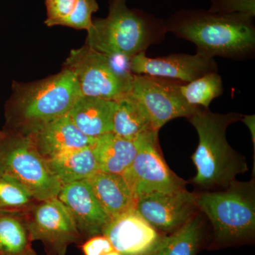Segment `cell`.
<instances>
[{
	"label": "cell",
	"instance_id": "obj_28",
	"mask_svg": "<svg viewBox=\"0 0 255 255\" xmlns=\"http://www.w3.org/2000/svg\"><path fill=\"white\" fill-rule=\"evenodd\" d=\"M105 55L110 68L115 74L116 76L128 86L132 88V82L135 76L130 68L132 57L120 53Z\"/></svg>",
	"mask_w": 255,
	"mask_h": 255
},
{
	"label": "cell",
	"instance_id": "obj_5",
	"mask_svg": "<svg viewBox=\"0 0 255 255\" xmlns=\"http://www.w3.org/2000/svg\"><path fill=\"white\" fill-rule=\"evenodd\" d=\"M196 205L209 218L218 241L235 243L254 235V181L241 182L235 179L222 191L198 194Z\"/></svg>",
	"mask_w": 255,
	"mask_h": 255
},
{
	"label": "cell",
	"instance_id": "obj_31",
	"mask_svg": "<svg viewBox=\"0 0 255 255\" xmlns=\"http://www.w3.org/2000/svg\"><path fill=\"white\" fill-rule=\"evenodd\" d=\"M26 255H37V254L33 249H31Z\"/></svg>",
	"mask_w": 255,
	"mask_h": 255
},
{
	"label": "cell",
	"instance_id": "obj_26",
	"mask_svg": "<svg viewBox=\"0 0 255 255\" xmlns=\"http://www.w3.org/2000/svg\"><path fill=\"white\" fill-rule=\"evenodd\" d=\"M80 0H46L47 18L45 24L48 27L61 26L73 14Z\"/></svg>",
	"mask_w": 255,
	"mask_h": 255
},
{
	"label": "cell",
	"instance_id": "obj_2",
	"mask_svg": "<svg viewBox=\"0 0 255 255\" xmlns=\"http://www.w3.org/2000/svg\"><path fill=\"white\" fill-rule=\"evenodd\" d=\"M12 90L5 105L3 130L28 136L68 114L82 96L75 75L64 68L38 81L14 82Z\"/></svg>",
	"mask_w": 255,
	"mask_h": 255
},
{
	"label": "cell",
	"instance_id": "obj_29",
	"mask_svg": "<svg viewBox=\"0 0 255 255\" xmlns=\"http://www.w3.org/2000/svg\"><path fill=\"white\" fill-rule=\"evenodd\" d=\"M82 249L85 255H122L102 235L90 238Z\"/></svg>",
	"mask_w": 255,
	"mask_h": 255
},
{
	"label": "cell",
	"instance_id": "obj_20",
	"mask_svg": "<svg viewBox=\"0 0 255 255\" xmlns=\"http://www.w3.org/2000/svg\"><path fill=\"white\" fill-rule=\"evenodd\" d=\"M92 146L65 152L47 160L62 186L88 179L100 171Z\"/></svg>",
	"mask_w": 255,
	"mask_h": 255
},
{
	"label": "cell",
	"instance_id": "obj_27",
	"mask_svg": "<svg viewBox=\"0 0 255 255\" xmlns=\"http://www.w3.org/2000/svg\"><path fill=\"white\" fill-rule=\"evenodd\" d=\"M210 12L255 16V0H210Z\"/></svg>",
	"mask_w": 255,
	"mask_h": 255
},
{
	"label": "cell",
	"instance_id": "obj_17",
	"mask_svg": "<svg viewBox=\"0 0 255 255\" xmlns=\"http://www.w3.org/2000/svg\"><path fill=\"white\" fill-rule=\"evenodd\" d=\"M87 180L111 219L135 209L136 200L122 174L98 171Z\"/></svg>",
	"mask_w": 255,
	"mask_h": 255
},
{
	"label": "cell",
	"instance_id": "obj_22",
	"mask_svg": "<svg viewBox=\"0 0 255 255\" xmlns=\"http://www.w3.org/2000/svg\"><path fill=\"white\" fill-rule=\"evenodd\" d=\"M31 243L23 212H0V255H26Z\"/></svg>",
	"mask_w": 255,
	"mask_h": 255
},
{
	"label": "cell",
	"instance_id": "obj_30",
	"mask_svg": "<svg viewBox=\"0 0 255 255\" xmlns=\"http://www.w3.org/2000/svg\"><path fill=\"white\" fill-rule=\"evenodd\" d=\"M241 121H243L247 127L249 128L251 132L252 137H253V142L255 141V115L251 116H243V118L241 119Z\"/></svg>",
	"mask_w": 255,
	"mask_h": 255
},
{
	"label": "cell",
	"instance_id": "obj_25",
	"mask_svg": "<svg viewBox=\"0 0 255 255\" xmlns=\"http://www.w3.org/2000/svg\"><path fill=\"white\" fill-rule=\"evenodd\" d=\"M98 10L99 4L96 0H80L76 9L61 26L88 31L92 26V14Z\"/></svg>",
	"mask_w": 255,
	"mask_h": 255
},
{
	"label": "cell",
	"instance_id": "obj_4",
	"mask_svg": "<svg viewBox=\"0 0 255 255\" xmlns=\"http://www.w3.org/2000/svg\"><path fill=\"white\" fill-rule=\"evenodd\" d=\"M167 33L164 20L128 7L127 0H110L108 16L92 21L85 45L104 54L133 57L161 43Z\"/></svg>",
	"mask_w": 255,
	"mask_h": 255
},
{
	"label": "cell",
	"instance_id": "obj_15",
	"mask_svg": "<svg viewBox=\"0 0 255 255\" xmlns=\"http://www.w3.org/2000/svg\"><path fill=\"white\" fill-rule=\"evenodd\" d=\"M31 137L37 150L46 160L65 152L90 147L95 142V138L79 130L68 114L47 124Z\"/></svg>",
	"mask_w": 255,
	"mask_h": 255
},
{
	"label": "cell",
	"instance_id": "obj_1",
	"mask_svg": "<svg viewBox=\"0 0 255 255\" xmlns=\"http://www.w3.org/2000/svg\"><path fill=\"white\" fill-rule=\"evenodd\" d=\"M254 18L191 9L176 11L164 21L167 32L195 44L196 53L244 60L255 53Z\"/></svg>",
	"mask_w": 255,
	"mask_h": 255
},
{
	"label": "cell",
	"instance_id": "obj_21",
	"mask_svg": "<svg viewBox=\"0 0 255 255\" xmlns=\"http://www.w3.org/2000/svg\"><path fill=\"white\" fill-rule=\"evenodd\" d=\"M202 235L201 218L195 215L172 234L161 238L150 255H196Z\"/></svg>",
	"mask_w": 255,
	"mask_h": 255
},
{
	"label": "cell",
	"instance_id": "obj_18",
	"mask_svg": "<svg viewBox=\"0 0 255 255\" xmlns=\"http://www.w3.org/2000/svg\"><path fill=\"white\" fill-rule=\"evenodd\" d=\"M140 146V138L130 140L107 132L96 137L93 149L100 170L123 174L135 159Z\"/></svg>",
	"mask_w": 255,
	"mask_h": 255
},
{
	"label": "cell",
	"instance_id": "obj_3",
	"mask_svg": "<svg viewBox=\"0 0 255 255\" xmlns=\"http://www.w3.org/2000/svg\"><path fill=\"white\" fill-rule=\"evenodd\" d=\"M238 113H212L201 108L189 118L195 128L199 142L192 160L197 174L192 182L204 189L226 188L238 174L248 171L244 157L238 154L226 139V130L231 124L241 121Z\"/></svg>",
	"mask_w": 255,
	"mask_h": 255
},
{
	"label": "cell",
	"instance_id": "obj_16",
	"mask_svg": "<svg viewBox=\"0 0 255 255\" xmlns=\"http://www.w3.org/2000/svg\"><path fill=\"white\" fill-rule=\"evenodd\" d=\"M116 107L114 100L81 96L68 115L82 133L96 138L113 131Z\"/></svg>",
	"mask_w": 255,
	"mask_h": 255
},
{
	"label": "cell",
	"instance_id": "obj_14",
	"mask_svg": "<svg viewBox=\"0 0 255 255\" xmlns=\"http://www.w3.org/2000/svg\"><path fill=\"white\" fill-rule=\"evenodd\" d=\"M58 198L68 210L81 236L102 235L111 220L87 179L64 184Z\"/></svg>",
	"mask_w": 255,
	"mask_h": 255
},
{
	"label": "cell",
	"instance_id": "obj_7",
	"mask_svg": "<svg viewBox=\"0 0 255 255\" xmlns=\"http://www.w3.org/2000/svg\"><path fill=\"white\" fill-rule=\"evenodd\" d=\"M30 241H41L49 255H65L82 236L71 214L58 197L36 200L23 212Z\"/></svg>",
	"mask_w": 255,
	"mask_h": 255
},
{
	"label": "cell",
	"instance_id": "obj_9",
	"mask_svg": "<svg viewBox=\"0 0 255 255\" xmlns=\"http://www.w3.org/2000/svg\"><path fill=\"white\" fill-rule=\"evenodd\" d=\"M183 83L150 75L134 76L130 94L144 106L157 131L169 121L190 118L203 108L189 105L185 100L180 90Z\"/></svg>",
	"mask_w": 255,
	"mask_h": 255
},
{
	"label": "cell",
	"instance_id": "obj_6",
	"mask_svg": "<svg viewBox=\"0 0 255 255\" xmlns=\"http://www.w3.org/2000/svg\"><path fill=\"white\" fill-rule=\"evenodd\" d=\"M0 174L21 183L38 201L58 197L62 188L31 136L4 130H0Z\"/></svg>",
	"mask_w": 255,
	"mask_h": 255
},
{
	"label": "cell",
	"instance_id": "obj_13",
	"mask_svg": "<svg viewBox=\"0 0 255 255\" xmlns=\"http://www.w3.org/2000/svg\"><path fill=\"white\" fill-rule=\"evenodd\" d=\"M102 236L122 255H150L162 238L135 209L112 218Z\"/></svg>",
	"mask_w": 255,
	"mask_h": 255
},
{
	"label": "cell",
	"instance_id": "obj_8",
	"mask_svg": "<svg viewBox=\"0 0 255 255\" xmlns=\"http://www.w3.org/2000/svg\"><path fill=\"white\" fill-rule=\"evenodd\" d=\"M158 132L140 138V146L130 167L122 175L135 200L156 192L186 189L187 182L169 169L161 155Z\"/></svg>",
	"mask_w": 255,
	"mask_h": 255
},
{
	"label": "cell",
	"instance_id": "obj_19",
	"mask_svg": "<svg viewBox=\"0 0 255 255\" xmlns=\"http://www.w3.org/2000/svg\"><path fill=\"white\" fill-rule=\"evenodd\" d=\"M113 132L130 140H136L155 132L150 116L144 106L130 93L116 101Z\"/></svg>",
	"mask_w": 255,
	"mask_h": 255
},
{
	"label": "cell",
	"instance_id": "obj_10",
	"mask_svg": "<svg viewBox=\"0 0 255 255\" xmlns=\"http://www.w3.org/2000/svg\"><path fill=\"white\" fill-rule=\"evenodd\" d=\"M63 68L75 75L82 96L117 101L131 91L113 73L106 55L87 45L72 50Z\"/></svg>",
	"mask_w": 255,
	"mask_h": 255
},
{
	"label": "cell",
	"instance_id": "obj_24",
	"mask_svg": "<svg viewBox=\"0 0 255 255\" xmlns=\"http://www.w3.org/2000/svg\"><path fill=\"white\" fill-rule=\"evenodd\" d=\"M36 201L21 183L0 174V212H23Z\"/></svg>",
	"mask_w": 255,
	"mask_h": 255
},
{
	"label": "cell",
	"instance_id": "obj_23",
	"mask_svg": "<svg viewBox=\"0 0 255 255\" xmlns=\"http://www.w3.org/2000/svg\"><path fill=\"white\" fill-rule=\"evenodd\" d=\"M181 92L189 105L208 109L215 98L223 92V82L218 73H209L180 86Z\"/></svg>",
	"mask_w": 255,
	"mask_h": 255
},
{
	"label": "cell",
	"instance_id": "obj_12",
	"mask_svg": "<svg viewBox=\"0 0 255 255\" xmlns=\"http://www.w3.org/2000/svg\"><path fill=\"white\" fill-rule=\"evenodd\" d=\"M132 73L177 80L188 83L209 73H218L214 58L196 53L195 55L172 54L148 58L145 52L132 57Z\"/></svg>",
	"mask_w": 255,
	"mask_h": 255
},
{
	"label": "cell",
	"instance_id": "obj_11",
	"mask_svg": "<svg viewBox=\"0 0 255 255\" xmlns=\"http://www.w3.org/2000/svg\"><path fill=\"white\" fill-rule=\"evenodd\" d=\"M197 196L186 189L152 193L137 199L135 210L155 230L173 233L195 216Z\"/></svg>",
	"mask_w": 255,
	"mask_h": 255
}]
</instances>
